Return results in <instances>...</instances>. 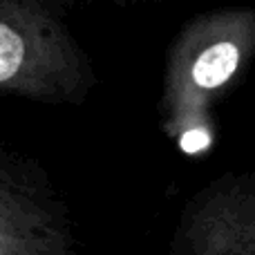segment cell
<instances>
[{
    "label": "cell",
    "instance_id": "1",
    "mask_svg": "<svg viewBox=\"0 0 255 255\" xmlns=\"http://www.w3.org/2000/svg\"><path fill=\"white\" fill-rule=\"evenodd\" d=\"M255 63V9L231 7L199 20L186 54V106L188 124L179 139L184 152H199L211 143L204 115L244 83Z\"/></svg>",
    "mask_w": 255,
    "mask_h": 255
},
{
    "label": "cell",
    "instance_id": "2",
    "mask_svg": "<svg viewBox=\"0 0 255 255\" xmlns=\"http://www.w3.org/2000/svg\"><path fill=\"white\" fill-rule=\"evenodd\" d=\"M188 255H255V175L226 172L188 217Z\"/></svg>",
    "mask_w": 255,
    "mask_h": 255
},
{
    "label": "cell",
    "instance_id": "3",
    "mask_svg": "<svg viewBox=\"0 0 255 255\" xmlns=\"http://www.w3.org/2000/svg\"><path fill=\"white\" fill-rule=\"evenodd\" d=\"M22 40L7 25H0V81L11 79L22 63Z\"/></svg>",
    "mask_w": 255,
    "mask_h": 255
}]
</instances>
